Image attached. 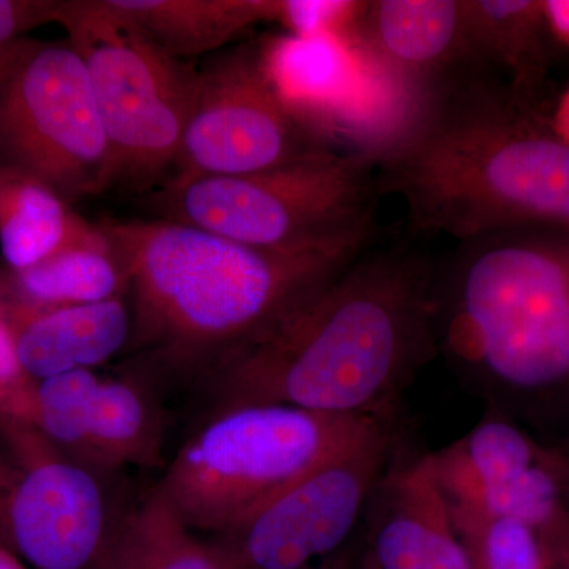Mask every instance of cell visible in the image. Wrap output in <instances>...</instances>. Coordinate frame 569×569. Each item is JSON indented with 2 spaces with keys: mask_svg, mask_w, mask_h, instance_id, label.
Here are the masks:
<instances>
[{
  "mask_svg": "<svg viewBox=\"0 0 569 569\" xmlns=\"http://www.w3.org/2000/svg\"><path fill=\"white\" fill-rule=\"evenodd\" d=\"M436 268L406 249H369L263 336L217 362V410L252 403L335 417H396L438 353Z\"/></svg>",
  "mask_w": 569,
  "mask_h": 569,
  "instance_id": "cell-1",
  "label": "cell"
},
{
  "mask_svg": "<svg viewBox=\"0 0 569 569\" xmlns=\"http://www.w3.org/2000/svg\"><path fill=\"white\" fill-rule=\"evenodd\" d=\"M373 160L380 194H399L417 230L460 244L569 231V141L490 80L411 111Z\"/></svg>",
  "mask_w": 569,
  "mask_h": 569,
  "instance_id": "cell-2",
  "label": "cell"
},
{
  "mask_svg": "<svg viewBox=\"0 0 569 569\" xmlns=\"http://www.w3.org/2000/svg\"><path fill=\"white\" fill-rule=\"evenodd\" d=\"M100 227L133 295L130 339L170 366L206 372L336 279L372 238L279 252L164 219Z\"/></svg>",
  "mask_w": 569,
  "mask_h": 569,
  "instance_id": "cell-3",
  "label": "cell"
},
{
  "mask_svg": "<svg viewBox=\"0 0 569 569\" xmlns=\"http://www.w3.org/2000/svg\"><path fill=\"white\" fill-rule=\"evenodd\" d=\"M438 353L518 422L569 408V231L462 242L436 269Z\"/></svg>",
  "mask_w": 569,
  "mask_h": 569,
  "instance_id": "cell-4",
  "label": "cell"
},
{
  "mask_svg": "<svg viewBox=\"0 0 569 569\" xmlns=\"http://www.w3.org/2000/svg\"><path fill=\"white\" fill-rule=\"evenodd\" d=\"M376 170L369 153L331 148L260 173L167 181L153 204L159 219L257 249H320L372 236Z\"/></svg>",
  "mask_w": 569,
  "mask_h": 569,
  "instance_id": "cell-5",
  "label": "cell"
},
{
  "mask_svg": "<svg viewBox=\"0 0 569 569\" xmlns=\"http://www.w3.org/2000/svg\"><path fill=\"white\" fill-rule=\"evenodd\" d=\"M377 418L274 403L216 410L156 489L189 529L219 537Z\"/></svg>",
  "mask_w": 569,
  "mask_h": 569,
  "instance_id": "cell-6",
  "label": "cell"
},
{
  "mask_svg": "<svg viewBox=\"0 0 569 569\" xmlns=\"http://www.w3.org/2000/svg\"><path fill=\"white\" fill-rule=\"evenodd\" d=\"M54 22L88 70L114 183L144 187L173 171L200 71L157 47L104 0L56 2Z\"/></svg>",
  "mask_w": 569,
  "mask_h": 569,
  "instance_id": "cell-7",
  "label": "cell"
},
{
  "mask_svg": "<svg viewBox=\"0 0 569 569\" xmlns=\"http://www.w3.org/2000/svg\"><path fill=\"white\" fill-rule=\"evenodd\" d=\"M0 163L36 176L69 203L114 186L88 70L69 40H18L0 81Z\"/></svg>",
  "mask_w": 569,
  "mask_h": 569,
  "instance_id": "cell-8",
  "label": "cell"
},
{
  "mask_svg": "<svg viewBox=\"0 0 569 569\" xmlns=\"http://www.w3.org/2000/svg\"><path fill=\"white\" fill-rule=\"evenodd\" d=\"M396 417L373 419L212 541L231 569H299L346 548L397 448Z\"/></svg>",
  "mask_w": 569,
  "mask_h": 569,
  "instance_id": "cell-9",
  "label": "cell"
},
{
  "mask_svg": "<svg viewBox=\"0 0 569 569\" xmlns=\"http://www.w3.org/2000/svg\"><path fill=\"white\" fill-rule=\"evenodd\" d=\"M99 471L0 419V542L33 569H96L116 520Z\"/></svg>",
  "mask_w": 569,
  "mask_h": 569,
  "instance_id": "cell-10",
  "label": "cell"
},
{
  "mask_svg": "<svg viewBox=\"0 0 569 569\" xmlns=\"http://www.w3.org/2000/svg\"><path fill=\"white\" fill-rule=\"evenodd\" d=\"M198 71L197 102L168 181L260 173L331 149L277 91L260 44L220 51Z\"/></svg>",
  "mask_w": 569,
  "mask_h": 569,
  "instance_id": "cell-11",
  "label": "cell"
},
{
  "mask_svg": "<svg viewBox=\"0 0 569 569\" xmlns=\"http://www.w3.org/2000/svg\"><path fill=\"white\" fill-rule=\"evenodd\" d=\"M430 459L452 516L518 519L560 559L569 539V503L552 447L489 410L466 437L430 452Z\"/></svg>",
  "mask_w": 569,
  "mask_h": 569,
  "instance_id": "cell-12",
  "label": "cell"
},
{
  "mask_svg": "<svg viewBox=\"0 0 569 569\" xmlns=\"http://www.w3.org/2000/svg\"><path fill=\"white\" fill-rule=\"evenodd\" d=\"M342 40L395 86L407 116L468 82L490 80L463 0L362 2Z\"/></svg>",
  "mask_w": 569,
  "mask_h": 569,
  "instance_id": "cell-13",
  "label": "cell"
},
{
  "mask_svg": "<svg viewBox=\"0 0 569 569\" xmlns=\"http://www.w3.org/2000/svg\"><path fill=\"white\" fill-rule=\"evenodd\" d=\"M365 520L373 569H471L430 455L392 458Z\"/></svg>",
  "mask_w": 569,
  "mask_h": 569,
  "instance_id": "cell-14",
  "label": "cell"
},
{
  "mask_svg": "<svg viewBox=\"0 0 569 569\" xmlns=\"http://www.w3.org/2000/svg\"><path fill=\"white\" fill-rule=\"evenodd\" d=\"M14 358L26 377L43 380L103 365L132 337L122 296L92 305L26 307L0 302Z\"/></svg>",
  "mask_w": 569,
  "mask_h": 569,
  "instance_id": "cell-15",
  "label": "cell"
},
{
  "mask_svg": "<svg viewBox=\"0 0 569 569\" xmlns=\"http://www.w3.org/2000/svg\"><path fill=\"white\" fill-rule=\"evenodd\" d=\"M269 78L284 102L321 137L335 116L348 111L361 89L365 66L335 36L274 37L260 44ZM326 138V137H325Z\"/></svg>",
  "mask_w": 569,
  "mask_h": 569,
  "instance_id": "cell-16",
  "label": "cell"
},
{
  "mask_svg": "<svg viewBox=\"0 0 569 569\" xmlns=\"http://www.w3.org/2000/svg\"><path fill=\"white\" fill-rule=\"evenodd\" d=\"M142 36L181 61L233 43L252 26L280 18L277 0H104Z\"/></svg>",
  "mask_w": 569,
  "mask_h": 569,
  "instance_id": "cell-17",
  "label": "cell"
},
{
  "mask_svg": "<svg viewBox=\"0 0 569 569\" xmlns=\"http://www.w3.org/2000/svg\"><path fill=\"white\" fill-rule=\"evenodd\" d=\"M129 290L121 258L103 228L24 269L0 271V302L26 307L92 305Z\"/></svg>",
  "mask_w": 569,
  "mask_h": 569,
  "instance_id": "cell-18",
  "label": "cell"
},
{
  "mask_svg": "<svg viewBox=\"0 0 569 569\" xmlns=\"http://www.w3.org/2000/svg\"><path fill=\"white\" fill-rule=\"evenodd\" d=\"M471 36L490 71L507 74L516 100L537 110L549 67L550 28L538 0H463Z\"/></svg>",
  "mask_w": 569,
  "mask_h": 569,
  "instance_id": "cell-19",
  "label": "cell"
},
{
  "mask_svg": "<svg viewBox=\"0 0 569 569\" xmlns=\"http://www.w3.org/2000/svg\"><path fill=\"white\" fill-rule=\"evenodd\" d=\"M96 569H231L209 539L197 537L156 488L116 518Z\"/></svg>",
  "mask_w": 569,
  "mask_h": 569,
  "instance_id": "cell-20",
  "label": "cell"
},
{
  "mask_svg": "<svg viewBox=\"0 0 569 569\" xmlns=\"http://www.w3.org/2000/svg\"><path fill=\"white\" fill-rule=\"evenodd\" d=\"M96 230L36 176L0 163V250L9 269H24Z\"/></svg>",
  "mask_w": 569,
  "mask_h": 569,
  "instance_id": "cell-21",
  "label": "cell"
},
{
  "mask_svg": "<svg viewBox=\"0 0 569 569\" xmlns=\"http://www.w3.org/2000/svg\"><path fill=\"white\" fill-rule=\"evenodd\" d=\"M162 415L149 392L129 378L102 380L93 397L84 462L103 470L162 462Z\"/></svg>",
  "mask_w": 569,
  "mask_h": 569,
  "instance_id": "cell-22",
  "label": "cell"
},
{
  "mask_svg": "<svg viewBox=\"0 0 569 569\" xmlns=\"http://www.w3.org/2000/svg\"><path fill=\"white\" fill-rule=\"evenodd\" d=\"M99 381L92 370L31 380L20 413L11 421L31 427L56 448L84 462L89 419Z\"/></svg>",
  "mask_w": 569,
  "mask_h": 569,
  "instance_id": "cell-23",
  "label": "cell"
},
{
  "mask_svg": "<svg viewBox=\"0 0 569 569\" xmlns=\"http://www.w3.org/2000/svg\"><path fill=\"white\" fill-rule=\"evenodd\" d=\"M452 520L471 569H556L559 557L548 541L518 519L452 516Z\"/></svg>",
  "mask_w": 569,
  "mask_h": 569,
  "instance_id": "cell-24",
  "label": "cell"
},
{
  "mask_svg": "<svg viewBox=\"0 0 569 569\" xmlns=\"http://www.w3.org/2000/svg\"><path fill=\"white\" fill-rule=\"evenodd\" d=\"M56 2L48 0H0V48L21 39L44 22H54Z\"/></svg>",
  "mask_w": 569,
  "mask_h": 569,
  "instance_id": "cell-25",
  "label": "cell"
},
{
  "mask_svg": "<svg viewBox=\"0 0 569 569\" xmlns=\"http://www.w3.org/2000/svg\"><path fill=\"white\" fill-rule=\"evenodd\" d=\"M32 378L26 377L14 358L6 328L0 323V418L11 419L17 413L22 395Z\"/></svg>",
  "mask_w": 569,
  "mask_h": 569,
  "instance_id": "cell-26",
  "label": "cell"
},
{
  "mask_svg": "<svg viewBox=\"0 0 569 569\" xmlns=\"http://www.w3.org/2000/svg\"><path fill=\"white\" fill-rule=\"evenodd\" d=\"M299 569H373L370 565L367 552L355 548V545H348L346 548L337 550L325 559L313 561L305 568Z\"/></svg>",
  "mask_w": 569,
  "mask_h": 569,
  "instance_id": "cell-27",
  "label": "cell"
},
{
  "mask_svg": "<svg viewBox=\"0 0 569 569\" xmlns=\"http://www.w3.org/2000/svg\"><path fill=\"white\" fill-rule=\"evenodd\" d=\"M550 32L559 39L569 41V0H549L542 2Z\"/></svg>",
  "mask_w": 569,
  "mask_h": 569,
  "instance_id": "cell-28",
  "label": "cell"
},
{
  "mask_svg": "<svg viewBox=\"0 0 569 569\" xmlns=\"http://www.w3.org/2000/svg\"><path fill=\"white\" fill-rule=\"evenodd\" d=\"M552 449L559 458L561 478H563L565 492H567L569 503V437L561 440L560 443L552 445Z\"/></svg>",
  "mask_w": 569,
  "mask_h": 569,
  "instance_id": "cell-29",
  "label": "cell"
},
{
  "mask_svg": "<svg viewBox=\"0 0 569 569\" xmlns=\"http://www.w3.org/2000/svg\"><path fill=\"white\" fill-rule=\"evenodd\" d=\"M0 569H28L10 549L0 542Z\"/></svg>",
  "mask_w": 569,
  "mask_h": 569,
  "instance_id": "cell-30",
  "label": "cell"
},
{
  "mask_svg": "<svg viewBox=\"0 0 569 569\" xmlns=\"http://www.w3.org/2000/svg\"><path fill=\"white\" fill-rule=\"evenodd\" d=\"M17 43L18 40L11 41V43L0 48V81H2L3 74H6L7 69H9L11 58H13L14 54V48H17Z\"/></svg>",
  "mask_w": 569,
  "mask_h": 569,
  "instance_id": "cell-31",
  "label": "cell"
},
{
  "mask_svg": "<svg viewBox=\"0 0 569 569\" xmlns=\"http://www.w3.org/2000/svg\"><path fill=\"white\" fill-rule=\"evenodd\" d=\"M559 123L560 126L557 132H559L565 140L569 141V96L567 100H565L563 108H561Z\"/></svg>",
  "mask_w": 569,
  "mask_h": 569,
  "instance_id": "cell-32",
  "label": "cell"
},
{
  "mask_svg": "<svg viewBox=\"0 0 569 569\" xmlns=\"http://www.w3.org/2000/svg\"><path fill=\"white\" fill-rule=\"evenodd\" d=\"M556 569H569V539L567 542V548H565L559 561H557Z\"/></svg>",
  "mask_w": 569,
  "mask_h": 569,
  "instance_id": "cell-33",
  "label": "cell"
}]
</instances>
